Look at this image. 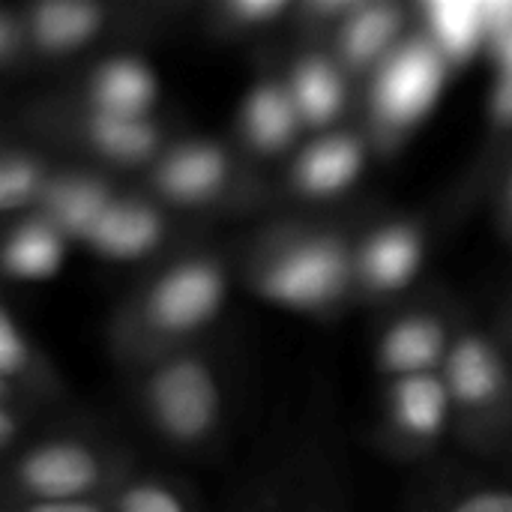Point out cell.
Listing matches in <instances>:
<instances>
[{
    "label": "cell",
    "mask_w": 512,
    "mask_h": 512,
    "mask_svg": "<svg viewBox=\"0 0 512 512\" xmlns=\"http://www.w3.org/2000/svg\"><path fill=\"white\" fill-rule=\"evenodd\" d=\"M372 210H303L264 222L237 246V279L261 303L336 321L354 300L357 234Z\"/></svg>",
    "instance_id": "1"
},
{
    "label": "cell",
    "mask_w": 512,
    "mask_h": 512,
    "mask_svg": "<svg viewBox=\"0 0 512 512\" xmlns=\"http://www.w3.org/2000/svg\"><path fill=\"white\" fill-rule=\"evenodd\" d=\"M237 279V249L204 237L144 267L108 321L111 360L126 372L210 342Z\"/></svg>",
    "instance_id": "2"
},
{
    "label": "cell",
    "mask_w": 512,
    "mask_h": 512,
    "mask_svg": "<svg viewBox=\"0 0 512 512\" xmlns=\"http://www.w3.org/2000/svg\"><path fill=\"white\" fill-rule=\"evenodd\" d=\"M129 393L144 429L174 453H204L225 435L231 381L216 342L141 366L129 375Z\"/></svg>",
    "instance_id": "3"
},
{
    "label": "cell",
    "mask_w": 512,
    "mask_h": 512,
    "mask_svg": "<svg viewBox=\"0 0 512 512\" xmlns=\"http://www.w3.org/2000/svg\"><path fill=\"white\" fill-rule=\"evenodd\" d=\"M138 186L192 222L276 207L273 177H267L234 138L180 132L138 177Z\"/></svg>",
    "instance_id": "4"
},
{
    "label": "cell",
    "mask_w": 512,
    "mask_h": 512,
    "mask_svg": "<svg viewBox=\"0 0 512 512\" xmlns=\"http://www.w3.org/2000/svg\"><path fill=\"white\" fill-rule=\"evenodd\" d=\"M21 132L45 150H63L72 162L108 171L114 177L144 174L180 129L153 117H117L78 105L66 93H42L21 111Z\"/></svg>",
    "instance_id": "5"
},
{
    "label": "cell",
    "mask_w": 512,
    "mask_h": 512,
    "mask_svg": "<svg viewBox=\"0 0 512 512\" xmlns=\"http://www.w3.org/2000/svg\"><path fill=\"white\" fill-rule=\"evenodd\" d=\"M441 375L453 405V441L483 459H510L512 348L504 333L462 315Z\"/></svg>",
    "instance_id": "6"
},
{
    "label": "cell",
    "mask_w": 512,
    "mask_h": 512,
    "mask_svg": "<svg viewBox=\"0 0 512 512\" xmlns=\"http://www.w3.org/2000/svg\"><path fill=\"white\" fill-rule=\"evenodd\" d=\"M129 471L135 459L96 432H48L3 459V501H96Z\"/></svg>",
    "instance_id": "7"
},
{
    "label": "cell",
    "mask_w": 512,
    "mask_h": 512,
    "mask_svg": "<svg viewBox=\"0 0 512 512\" xmlns=\"http://www.w3.org/2000/svg\"><path fill=\"white\" fill-rule=\"evenodd\" d=\"M450 72L453 66L420 27L390 54L360 93V120L375 153H393L408 141L435 108Z\"/></svg>",
    "instance_id": "8"
},
{
    "label": "cell",
    "mask_w": 512,
    "mask_h": 512,
    "mask_svg": "<svg viewBox=\"0 0 512 512\" xmlns=\"http://www.w3.org/2000/svg\"><path fill=\"white\" fill-rule=\"evenodd\" d=\"M432 252V222L420 213H369L354 249L357 306L390 309L408 300Z\"/></svg>",
    "instance_id": "9"
},
{
    "label": "cell",
    "mask_w": 512,
    "mask_h": 512,
    "mask_svg": "<svg viewBox=\"0 0 512 512\" xmlns=\"http://www.w3.org/2000/svg\"><path fill=\"white\" fill-rule=\"evenodd\" d=\"M372 153L375 144L360 114L336 129L306 135L273 177L276 204L330 210L363 180Z\"/></svg>",
    "instance_id": "10"
},
{
    "label": "cell",
    "mask_w": 512,
    "mask_h": 512,
    "mask_svg": "<svg viewBox=\"0 0 512 512\" xmlns=\"http://www.w3.org/2000/svg\"><path fill=\"white\" fill-rule=\"evenodd\" d=\"M36 63L75 60L111 36L150 27L171 3H105V0H36L21 3Z\"/></svg>",
    "instance_id": "11"
},
{
    "label": "cell",
    "mask_w": 512,
    "mask_h": 512,
    "mask_svg": "<svg viewBox=\"0 0 512 512\" xmlns=\"http://www.w3.org/2000/svg\"><path fill=\"white\" fill-rule=\"evenodd\" d=\"M201 237L204 222L177 216L135 183L120 189L81 246L111 264L150 267Z\"/></svg>",
    "instance_id": "12"
},
{
    "label": "cell",
    "mask_w": 512,
    "mask_h": 512,
    "mask_svg": "<svg viewBox=\"0 0 512 512\" xmlns=\"http://www.w3.org/2000/svg\"><path fill=\"white\" fill-rule=\"evenodd\" d=\"M462 315L465 312H459V306L444 294H420L384 309V321L372 345L378 375L393 381L441 372Z\"/></svg>",
    "instance_id": "13"
},
{
    "label": "cell",
    "mask_w": 512,
    "mask_h": 512,
    "mask_svg": "<svg viewBox=\"0 0 512 512\" xmlns=\"http://www.w3.org/2000/svg\"><path fill=\"white\" fill-rule=\"evenodd\" d=\"M453 432V405L441 372L384 381L375 438L390 459L408 465L429 462Z\"/></svg>",
    "instance_id": "14"
},
{
    "label": "cell",
    "mask_w": 512,
    "mask_h": 512,
    "mask_svg": "<svg viewBox=\"0 0 512 512\" xmlns=\"http://www.w3.org/2000/svg\"><path fill=\"white\" fill-rule=\"evenodd\" d=\"M306 135L351 123L360 114V87L330 42H297L279 63Z\"/></svg>",
    "instance_id": "15"
},
{
    "label": "cell",
    "mask_w": 512,
    "mask_h": 512,
    "mask_svg": "<svg viewBox=\"0 0 512 512\" xmlns=\"http://www.w3.org/2000/svg\"><path fill=\"white\" fill-rule=\"evenodd\" d=\"M303 138L306 129L288 93L282 66L279 60H267L240 96L234 144L255 165H264V162H285L300 147Z\"/></svg>",
    "instance_id": "16"
},
{
    "label": "cell",
    "mask_w": 512,
    "mask_h": 512,
    "mask_svg": "<svg viewBox=\"0 0 512 512\" xmlns=\"http://www.w3.org/2000/svg\"><path fill=\"white\" fill-rule=\"evenodd\" d=\"M417 30V9L405 0H357L354 12L342 21L330 48L354 78V84L366 87V81L390 60V54Z\"/></svg>",
    "instance_id": "17"
},
{
    "label": "cell",
    "mask_w": 512,
    "mask_h": 512,
    "mask_svg": "<svg viewBox=\"0 0 512 512\" xmlns=\"http://www.w3.org/2000/svg\"><path fill=\"white\" fill-rule=\"evenodd\" d=\"M69 99L117 117H153L159 108V75L135 51H105L69 84Z\"/></svg>",
    "instance_id": "18"
},
{
    "label": "cell",
    "mask_w": 512,
    "mask_h": 512,
    "mask_svg": "<svg viewBox=\"0 0 512 512\" xmlns=\"http://www.w3.org/2000/svg\"><path fill=\"white\" fill-rule=\"evenodd\" d=\"M66 396V384L12 306L0 309V402L33 414Z\"/></svg>",
    "instance_id": "19"
},
{
    "label": "cell",
    "mask_w": 512,
    "mask_h": 512,
    "mask_svg": "<svg viewBox=\"0 0 512 512\" xmlns=\"http://www.w3.org/2000/svg\"><path fill=\"white\" fill-rule=\"evenodd\" d=\"M123 186L126 183L108 171L81 162H57V171L36 213L45 216L51 225H57L69 237V243L81 246Z\"/></svg>",
    "instance_id": "20"
},
{
    "label": "cell",
    "mask_w": 512,
    "mask_h": 512,
    "mask_svg": "<svg viewBox=\"0 0 512 512\" xmlns=\"http://www.w3.org/2000/svg\"><path fill=\"white\" fill-rule=\"evenodd\" d=\"M69 237L51 225L39 213H27L21 219L6 222L3 246H0V264L9 282L36 285L48 282L63 270Z\"/></svg>",
    "instance_id": "21"
},
{
    "label": "cell",
    "mask_w": 512,
    "mask_h": 512,
    "mask_svg": "<svg viewBox=\"0 0 512 512\" xmlns=\"http://www.w3.org/2000/svg\"><path fill=\"white\" fill-rule=\"evenodd\" d=\"M57 171V159L36 141H12L6 138L0 147V213L6 222L36 213L51 177Z\"/></svg>",
    "instance_id": "22"
},
{
    "label": "cell",
    "mask_w": 512,
    "mask_h": 512,
    "mask_svg": "<svg viewBox=\"0 0 512 512\" xmlns=\"http://www.w3.org/2000/svg\"><path fill=\"white\" fill-rule=\"evenodd\" d=\"M417 27L432 39L444 60L456 69L486 48V9L483 3H414Z\"/></svg>",
    "instance_id": "23"
},
{
    "label": "cell",
    "mask_w": 512,
    "mask_h": 512,
    "mask_svg": "<svg viewBox=\"0 0 512 512\" xmlns=\"http://www.w3.org/2000/svg\"><path fill=\"white\" fill-rule=\"evenodd\" d=\"M297 0H207L201 6L204 30L222 42L258 39L273 27H288Z\"/></svg>",
    "instance_id": "24"
},
{
    "label": "cell",
    "mask_w": 512,
    "mask_h": 512,
    "mask_svg": "<svg viewBox=\"0 0 512 512\" xmlns=\"http://www.w3.org/2000/svg\"><path fill=\"white\" fill-rule=\"evenodd\" d=\"M417 512H512V480L453 474L441 480Z\"/></svg>",
    "instance_id": "25"
},
{
    "label": "cell",
    "mask_w": 512,
    "mask_h": 512,
    "mask_svg": "<svg viewBox=\"0 0 512 512\" xmlns=\"http://www.w3.org/2000/svg\"><path fill=\"white\" fill-rule=\"evenodd\" d=\"M111 512H195L189 498L165 477L129 471L105 498Z\"/></svg>",
    "instance_id": "26"
},
{
    "label": "cell",
    "mask_w": 512,
    "mask_h": 512,
    "mask_svg": "<svg viewBox=\"0 0 512 512\" xmlns=\"http://www.w3.org/2000/svg\"><path fill=\"white\" fill-rule=\"evenodd\" d=\"M357 0H297L291 12V33L297 42H330Z\"/></svg>",
    "instance_id": "27"
},
{
    "label": "cell",
    "mask_w": 512,
    "mask_h": 512,
    "mask_svg": "<svg viewBox=\"0 0 512 512\" xmlns=\"http://www.w3.org/2000/svg\"><path fill=\"white\" fill-rule=\"evenodd\" d=\"M33 45H30V33H27V21H24V6L6 3L0 9V66L3 72L21 75L33 66Z\"/></svg>",
    "instance_id": "28"
},
{
    "label": "cell",
    "mask_w": 512,
    "mask_h": 512,
    "mask_svg": "<svg viewBox=\"0 0 512 512\" xmlns=\"http://www.w3.org/2000/svg\"><path fill=\"white\" fill-rule=\"evenodd\" d=\"M249 512H336L330 504L303 498V495H285V492H261Z\"/></svg>",
    "instance_id": "29"
},
{
    "label": "cell",
    "mask_w": 512,
    "mask_h": 512,
    "mask_svg": "<svg viewBox=\"0 0 512 512\" xmlns=\"http://www.w3.org/2000/svg\"><path fill=\"white\" fill-rule=\"evenodd\" d=\"M3 512H111L105 498L96 501H3Z\"/></svg>",
    "instance_id": "30"
},
{
    "label": "cell",
    "mask_w": 512,
    "mask_h": 512,
    "mask_svg": "<svg viewBox=\"0 0 512 512\" xmlns=\"http://www.w3.org/2000/svg\"><path fill=\"white\" fill-rule=\"evenodd\" d=\"M498 219H501V228H504V234L510 237V243H512V159L504 165V174H501Z\"/></svg>",
    "instance_id": "31"
},
{
    "label": "cell",
    "mask_w": 512,
    "mask_h": 512,
    "mask_svg": "<svg viewBox=\"0 0 512 512\" xmlns=\"http://www.w3.org/2000/svg\"><path fill=\"white\" fill-rule=\"evenodd\" d=\"M501 333H504V336H510V339H512V300H510V306H507V315H504Z\"/></svg>",
    "instance_id": "32"
},
{
    "label": "cell",
    "mask_w": 512,
    "mask_h": 512,
    "mask_svg": "<svg viewBox=\"0 0 512 512\" xmlns=\"http://www.w3.org/2000/svg\"><path fill=\"white\" fill-rule=\"evenodd\" d=\"M504 471H507V477L512 480V456L510 459H504Z\"/></svg>",
    "instance_id": "33"
},
{
    "label": "cell",
    "mask_w": 512,
    "mask_h": 512,
    "mask_svg": "<svg viewBox=\"0 0 512 512\" xmlns=\"http://www.w3.org/2000/svg\"><path fill=\"white\" fill-rule=\"evenodd\" d=\"M504 339H507V342H510V348H512V339H510V336H504Z\"/></svg>",
    "instance_id": "34"
}]
</instances>
